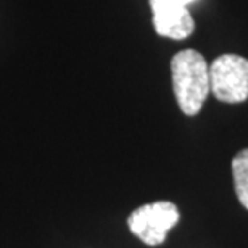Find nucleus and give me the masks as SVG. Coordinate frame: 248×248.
I'll return each mask as SVG.
<instances>
[{
	"instance_id": "1",
	"label": "nucleus",
	"mask_w": 248,
	"mask_h": 248,
	"mask_svg": "<svg viewBox=\"0 0 248 248\" xmlns=\"http://www.w3.org/2000/svg\"><path fill=\"white\" fill-rule=\"evenodd\" d=\"M171 74L181 111L187 116H195L211 91L210 66L205 57L192 48L177 52L171 60Z\"/></svg>"
},
{
	"instance_id": "2",
	"label": "nucleus",
	"mask_w": 248,
	"mask_h": 248,
	"mask_svg": "<svg viewBox=\"0 0 248 248\" xmlns=\"http://www.w3.org/2000/svg\"><path fill=\"white\" fill-rule=\"evenodd\" d=\"M211 93L219 102L242 103L248 98V60L224 53L210 64Z\"/></svg>"
},
{
	"instance_id": "3",
	"label": "nucleus",
	"mask_w": 248,
	"mask_h": 248,
	"mask_svg": "<svg viewBox=\"0 0 248 248\" xmlns=\"http://www.w3.org/2000/svg\"><path fill=\"white\" fill-rule=\"evenodd\" d=\"M179 221V210L171 202H155L139 206L129 216L127 226L143 244L156 247L166 240L168 231Z\"/></svg>"
},
{
	"instance_id": "4",
	"label": "nucleus",
	"mask_w": 248,
	"mask_h": 248,
	"mask_svg": "<svg viewBox=\"0 0 248 248\" xmlns=\"http://www.w3.org/2000/svg\"><path fill=\"white\" fill-rule=\"evenodd\" d=\"M153 28L163 37L181 41L193 32L195 23L186 5L177 0H150Z\"/></svg>"
},
{
	"instance_id": "5",
	"label": "nucleus",
	"mask_w": 248,
	"mask_h": 248,
	"mask_svg": "<svg viewBox=\"0 0 248 248\" xmlns=\"http://www.w3.org/2000/svg\"><path fill=\"white\" fill-rule=\"evenodd\" d=\"M232 174L239 202L248 210V148L240 150L232 160Z\"/></svg>"
},
{
	"instance_id": "6",
	"label": "nucleus",
	"mask_w": 248,
	"mask_h": 248,
	"mask_svg": "<svg viewBox=\"0 0 248 248\" xmlns=\"http://www.w3.org/2000/svg\"><path fill=\"white\" fill-rule=\"evenodd\" d=\"M177 2H179V3H182V5H187V3H190L192 0H177Z\"/></svg>"
}]
</instances>
